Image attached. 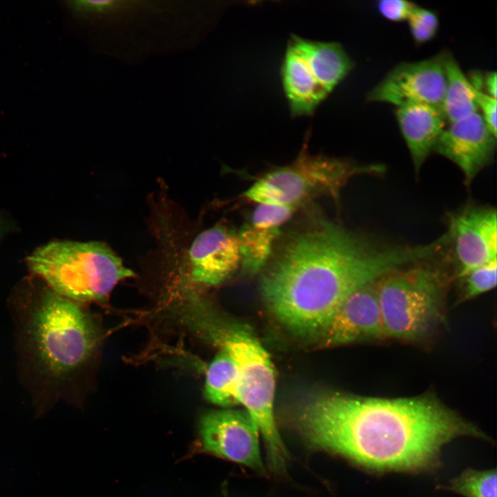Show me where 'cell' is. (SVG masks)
I'll return each mask as SVG.
<instances>
[{
  "mask_svg": "<svg viewBox=\"0 0 497 497\" xmlns=\"http://www.w3.org/2000/svg\"><path fill=\"white\" fill-rule=\"evenodd\" d=\"M206 398L212 403L228 407L239 404V378L232 358L220 351L209 364L204 387Z\"/></svg>",
  "mask_w": 497,
  "mask_h": 497,
  "instance_id": "cell-19",
  "label": "cell"
},
{
  "mask_svg": "<svg viewBox=\"0 0 497 497\" xmlns=\"http://www.w3.org/2000/svg\"><path fill=\"white\" fill-rule=\"evenodd\" d=\"M418 6L415 3L406 0H380L376 4L379 13L392 22L407 21Z\"/></svg>",
  "mask_w": 497,
  "mask_h": 497,
  "instance_id": "cell-23",
  "label": "cell"
},
{
  "mask_svg": "<svg viewBox=\"0 0 497 497\" xmlns=\"http://www.w3.org/2000/svg\"><path fill=\"white\" fill-rule=\"evenodd\" d=\"M445 67L446 86L441 110L447 122L451 124L478 113V109L467 77L447 50L445 52Z\"/></svg>",
  "mask_w": 497,
  "mask_h": 497,
  "instance_id": "cell-18",
  "label": "cell"
},
{
  "mask_svg": "<svg viewBox=\"0 0 497 497\" xmlns=\"http://www.w3.org/2000/svg\"><path fill=\"white\" fill-rule=\"evenodd\" d=\"M434 250L432 243L382 245L319 220L293 234L270 259L260 290L289 331L320 336L349 295L395 269L430 258Z\"/></svg>",
  "mask_w": 497,
  "mask_h": 497,
  "instance_id": "cell-2",
  "label": "cell"
},
{
  "mask_svg": "<svg viewBox=\"0 0 497 497\" xmlns=\"http://www.w3.org/2000/svg\"><path fill=\"white\" fill-rule=\"evenodd\" d=\"M185 260L190 282L210 286L221 284L241 266L237 232L222 224L202 231Z\"/></svg>",
  "mask_w": 497,
  "mask_h": 497,
  "instance_id": "cell-11",
  "label": "cell"
},
{
  "mask_svg": "<svg viewBox=\"0 0 497 497\" xmlns=\"http://www.w3.org/2000/svg\"><path fill=\"white\" fill-rule=\"evenodd\" d=\"M6 226L2 224L1 222H0V239L3 236V233L6 231Z\"/></svg>",
  "mask_w": 497,
  "mask_h": 497,
  "instance_id": "cell-26",
  "label": "cell"
},
{
  "mask_svg": "<svg viewBox=\"0 0 497 497\" xmlns=\"http://www.w3.org/2000/svg\"><path fill=\"white\" fill-rule=\"evenodd\" d=\"M376 283L360 287L345 299L320 335L323 344L338 346L387 338Z\"/></svg>",
  "mask_w": 497,
  "mask_h": 497,
  "instance_id": "cell-13",
  "label": "cell"
},
{
  "mask_svg": "<svg viewBox=\"0 0 497 497\" xmlns=\"http://www.w3.org/2000/svg\"><path fill=\"white\" fill-rule=\"evenodd\" d=\"M31 337L41 362L53 373H67L82 364L97 341L95 325L77 302L52 290L37 305Z\"/></svg>",
  "mask_w": 497,
  "mask_h": 497,
  "instance_id": "cell-7",
  "label": "cell"
},
{
  "mask_svg": "<svg viewBox=\"0 0 497 497\" xmlns=\"http://www.w3.org/2000/svg\"><path fill=\"white\" fill-rule=\"evenodd\" d=\"M27 262L52 291L77 302H104L120 281L133 275L101 242H50L35 250Z\"/></svg>",
  "mask_w": 497,
  "mask_h": 497,
  "instance_id": "cell-3",
  "label": "cell"
},
{
  "mask_svg": "<svg viewBox=\"0 0 497 497\" xmlns=\"http://www.w3.org/2000/svg\"><path fill=\"white\" fill-rule=\"evenodd\" d=\"M395 115L418 173L446 128V119L441 108L428 105L397 107Z\"/></svg>",
  "mask_w": 497,
  "mask_h": 497,
  "instance_id": "cell-15",
  "label": "cell"
},
{
  "mask_svg": "<svg viewBox=\"0 0 497 497\" xmlns=\"http://www.w3.org/2000/svg\"><path fill=\"white\" fill-rule=\"evenodd\" d=\"M289 416L291 428L310 447L380 471L431 469L452 440L487 438L430 395L382 398L320 393L298 403Z\"/></svg>",
  "mask_w": 497,
  "mask_h": 497,
  "instance_id": "cell-1",
  "label": "cell"
},
{
  "mask_svg": "<svg viewBox=\"0 0 497 497\" xmlns=\"http://www.w3.org/2000/svg\"><path fill=\"white\" fill-rule=\"evenodd\" d=\"M496 469H468L452 479L447 489L464 497H496Z\"/></svg>",
  "mask_w": 497,
  "mask_h": 497,
  "instance_id": "cell-20",
  "label": "cell"
},
{
  "mask_svg": "<svg viewBox=\"0 0 497 497\" xmlns=\"http://www.w3.org/2000/svg\"><path fill=\"white\" fill-rule=\"evenodd\" d=\"M473 88V87H472ZM476 104L480 116L492 135L497 137V100L481 90L473 88Z\"/></svg>",
  "mask_w": 497,
  "mask_h": 497,
  "instance_id": "cell-24",
  "label": "cell"
},
{
  "mask_svg": "<svg viewBox=\"0 0 497 497\" xmlns=\"http://www.w3.org/2000/svg\"><path fill=\"white\" fill-rule=\"evenodd\" d=\"M381 164L358 165L351 161L309 154L302 150L290 164L272 170L244 193L249 201L297 208L318 196L331 197L338 205L348 182L360 175H380Z\"/></svg>",
  "mask_w": 497,
  "mask_h": 497,
  "instance_id": "cell-6",
  "label": "cell"
},
{
  "mask_svg": "<svg viewBox=\"0 0 497 497\" xmlns=\"http://www.w3.org/2000/svg\"><path fill=\"white\" fill-rule=\"evenodd\" d=\"M433 259L395 269L377 281L387 338L418 340L438 320L447 277L431 262Z\"/></svg>",
  "mask_w": 497,
  "mask_h": 497,
  "instance_id": "cell-5",
  "label": "cell"
},
{
  "mask_svg": "<svg viewBox=\"0 0 497 497\" xmlns=\"http://www.w3.org/2000/svg\"><path fill=\"white\" fill-rule=\"evenodd\" d=\"M411 37L416 44L421 45L433 39L438 30L439 19L431 10L418 6L407 19Z\"/></svg>",
  "mask_w": 497,
  "mask_h": 497,
  "instance_id": "cell-22",
  "label": "cell"
},
{
  "mask_svg": "<svg viewBox=\"0 0 497 497\" xmlns=\"http://www.w3.org/2000/svg\"><path fill=\"white\" fill-rule=\"evenodd\" d=\"M300 51L313 77L329 95L354 67L341 44L316 41L293 35L290 39Z\"/></svg>",
  "mask_w": 497,
  "mask_h": 497,
  "instance_id": "cell-16",
  "label": "cell"
},
{
  "mask_svg": "<svg viewBox=\"0 0 497 497\" xmlns=\"http://www.w3.org/2000/svg\"><path fill=\"white\" fill-rule=\"evenodd\" d=\"M481 91L493 98H497V75L495 71L483 73Z\"/></svg>",
  "mask_w": 497,
  "mask_h": 497,
  "instance_id": "cell-25",
  "label": "cell"
},
{
  "mask_svg": "<svg viewBox=\"0 0 497 497\" xmlns=\"http://www.w3.org/2000/svg\"><path fill=\"white\" fill-rule=\"evenodd\" d=\"M445 52L394 66L369 92L367 99L397 107L428 105L441 108L446 86Z\"/></svg>",
  "mask_w": 497,
  "mask_h": 497,
  "instance_id": "cell-8",
  "label": "cell"
},
{
  "mask_svg": "<svg viewBox=\"0 0 497 497\" xmlns=\"http://www.w3.org/2000/svg\"><path fill=\"white\" fill-rule=\"evenodd\" d=\"M447 233L457 277L462 278L473 269L497 259L495 208L485 205L465 207L451 215Z\"/></svg>",
  "mask_w": 497,
  "mask_h": 497,
  "instance_id": "cell-10",
  "label": "cell"
},
{
  "mask_svg": "<svg viewBox=\"0 0 497 497\" xmlns=\"http://www.w3.org/2000/svg\"><path fill=\"white\" fill-rule=\"evenodd\" d=\"M281 72L284 89L293 115L311 114L328 95L318 85L301 52L291 39Z\"/></svg>",
  "mask_w": 497,
  "mask_h": 497,
  "instance_id": "cell-17",
  "label": "cell"
},
{
  "mask_svg": "<svg viewBox=\"0 0 497 497\" xmlns=\"http://www.w3.org/2000/svg\"><path fill=\"white\" fill-rule=\"evenodd\" d=\"M496 148V137L478 112L449 124L433 151L457 165L462 172L465 184L469 186L491 162Z\"/></svg>",
  "mask_w": 497,
  "mask_h": 497,
  "instance_id": "cell-12",
  "label": "cell"
},
{
  "mask_svg": "<svg viewBox=\"0 0 497 497\" xmlns=\"http://www.w3.org/2000/svg\"><path fill=\"white\" fill-rule=\"evenodd\" d=\"M296 208L259 204L237 232L241 266L248 274H256L269 263L282 226Z\"/></svg>",
  "mask_w": 497,
  "mask_h": 497,
  "instance_id": "cell-14",
  "label": "cell"
},
{
  "mask_svg": "<svg viewBox=\"0 0 497 497\" xmlns=\"http://www.w3.org/2000/svg\"><path fill=\"white\" fill-rule=\"evenodd\" d=\"M209 335L235 362L239 378V404L262 435L269 467L286 469L288 452L279 433L274 413L275 377L270 357L248 331L237 327L210 328Z\"/></svg>",
  "mask_w": 497,
  "mask_h": 497,
  "instance_id": "cell-4",
  "label": "cell"
},
{
  "mask_svg": "<svg viewBox=\"0 0 497 497\" xmlns=\"http://www.w3.org/2000/svg\"><path fill=\"white\" fill-rule=\"evenodd\" d=\"M462 279L464 280L463 300L491 291L497 282V259L473 269Z\"/></svg>",
  "mask_w": 497,
  "mask_h": 497,
  "instance_id": "cell-21",
  "label": "cell"
},
{
  "mask_svg": "<svg viewBox=\"0 0 497 497\" xmlns=\"http://www.w3.org/2000/svg\"><path fill=\"white\" fill-rule=\"evenodd\" d=\"M199 436L205 451L260 472L264 471L260 431L246 411L227 409L205 414L199 422Z\"/></svg>",
  "mask_w": 497,
  "mask_h": 497,
  "instance_id": "cell-9",
  "label": "cell"
}]
</instances>
